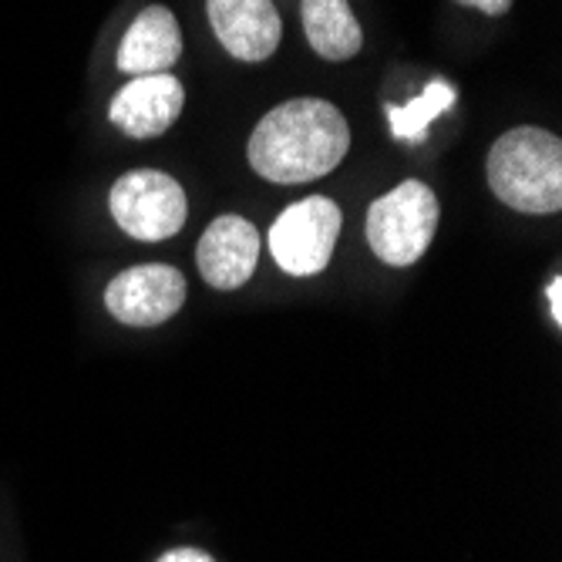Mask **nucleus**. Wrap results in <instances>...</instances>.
Segmentation results:
<instances>
[{
    "label": "nucleus",
    "instance_id": "1",
    "mask_svg": "<svg viewBox=\"0 0 562 562\" xmlns=\"http://www.w3.org/2000/svg\"><path fill=\"white\" fill-rule=\"evenodd\" d=\"M350 148L344 115L324 98H293L273 109L249 138V166L257 176L293 186L334 172Z\"/></svg>",
    "mask_w": 562,
    "mask_h": 562
},
{
    "label": "nucleus",
    "instance_id": "2",
    "mask_svg": "<svg viewBox=\"0 0 562 562\" xmlns=\"http://www.w3.org/2000/svg\"><path fill=\"white\" fill-rule=\"evenodd\" d=\"M485 172L505 206L532 216L562 210V142L546 128L522 125L505 132L488 151Z\"/></svg>",
    "mask_w": 562,
    "mask_h": 562
},
{
    "label": "nucleus",
    "instance_id": "3",
    "mask_svg": "<svg viewBox=\"0 0 562 562\" xmlns=\"http://www.w3.org/2000/svg\"><path fill=\"white\" fill-rule=\"evenodd\" d=\"M438 216H441L438 199L425 182L418 179L401 182L397 189L371 202L368 243L374 249V257H381L391 267L418 263L435 239Z\"/></svg>",
    "mask_w": 562,
    "mask_h": 562
},
{
    "label": "nucleus",
    "instance_id": "4",
    "mask_svg": "<svg viewBox=\"0 0 562 562\" xmlns=\"http://www.w3.org/2000/svg\"><path fill=\"white\" fill-rule=\"evenodd\" d=\"M340 206L327 195H311L293 202L290 210L280 213V220L270 229V252L283 273L290 277H314L321 273L340 236Z\"/></svg>",
    "mask_w": 562,
    "mask_h": 562
},
{
    "label": "nucleus",
    "instance_id": "5",
    "mask_svg": "<svg viewBox=\"0 0 562 562\" xmlns=\"http://www.w3.org/2000/svg\"><path fill=\"white\" fill-rule=\"evenodd\" d=\"M109 206L115 223L145 243H159L169 239L182 229L186 216H189V202H186V189L156 169H135L128 176H122L112 186Z\"/></svg>",
    "mask_w": 562,
    "mask_h": 562
},
{
    "label": "nucleus",
    "instance_id": "6",
    "mask_svg": "<svg viewBox=\"0 0 562 562\" xmlns=\"http://www.w3.org/2000/svg\"><path fill=\"white\" fill-rule=\"evenodd\" d=\"M186 303V277L166 263H145L119 273L105 290V306L128 327H159Z\"/></svg>",
    "mask_w": 562,
    "mask_h": 562
},
{
    "label": "nucleus",
    "instance_id": "7",
    "mask_svg": "<svg viewBox=\"0 0 562 562\" xmlns=\"http://www.w3.org/2000/svg\"><path fill=\"white\" fill-rule=\"evenodd\" d=\"M206 11L220 44L236 61L257 65L280 47L283 24L273 0H206Z\"/></svg>",
    "mask_w": 562,
    "mask_h": 562
},
{
    "label": "nucleus",
    "instance_id": "8",
    "mask_svg": "<svg viewBox=\"0 0 562 562\" xmlns=\"http://www.w3.org/2000/svg\"><path fill=\"white\" fill-rule=\"evenodd\" d=\"M186 91L179 78L166 75H142L132 78L112 101L109 119L115 128H122L128 138H156L172 128V122L182 115Z\"/></svg>",
    "mask_w": 562,
    "mask_h": 562
},
{
    "label": "nucleus",
    "instance_id": "9",
    "mask_svg": "<svg viewBox=\"0 0 562 562\" xmlns=\"http://www.w3.org/2000/svg\"><path fill=\"white\" fill-rule=\"evenodd\" d=\"M260 260V233L243 216H220L199 239L195 263L216 290L243 286Z\"/></svg>",
    "mask_w": 562,
    "mask_h": 562
},
{
    "label": "nucleus",
    "instance_id": "10",
    "mask_svg": "<svg viewBox=\"0 0 562 562\" xmlns=\"http://www.w3.org/2000/svg\"><path fill=\"white\" fill-rule=\"evenodd\" d=\"M182 55V31L169 8H145L119 47V68L132 78L166 75Z\"/></svg>",
    "mask_w": 562,
    "mask_h": 562
},
{
    "label": "nucleus",
    "instance_id": "11",
    "mask_svg": "<svg viewBox=\"0 0 562 562\" xmlns=\"http://www.w3.org/2000/svg\"><path fill=\"white\" fill-rule=\"evenodd\" d=\"M306 41L327 61H350L364 44L347 0H300Z\"/></svg>",
    "mask_w": 562,
    "mask_h": 562
},
{
    "label": "nucleus",
    "instance_id": "12",
    "mask_svg": "<svg viewBox=\"0 0 562 562\" xmlns=\"http://www.w3.org/2000/svg\"><path fill=\"white\" fill-rule=\"evenodd\" d=\"M451 105H454V88L448 81H431L425 88V94L407 101V105H387L391 135L401 142H422L425 132L431 128V122L438 115H445Z\"/></svg>",
    "mask_w": 562,
    "mask_h": 562
},
{
    "label": "nucleus",
    "instance_id": "13",
    "mask_svg": "<svg viewBox=\"0 0 562 562\" xmlns=\"http://www.w3.org/2000/svg\"><path fill=\"white\" fill-rule=\"evenodd\" d=\"M458 4L475 8V11H482L488 18H498V14H505L508 8H513V0H458Z\"/></svg>",
    "mask_w": 562,
    "mask_h": 562
},
{
    "label": "nucleus",
    "instance_id": "14",
    "mask_svg": "<svg viewBox=\"0 0 562 562\" xmlns=\"http://www.w3.org/2000/svg\"><path fill=\"white\" fill-rule=\"evenodd\" d=\"M159 562H216V559L210 552H202V549H172Z\"/></svg>",
    "mask_w": 562,
    "mask_h": 562
},
{
    "label": "nucleus",
    "instance_id": "15",
    "mask_svg": "<svg viewBox=\"0 0 562 562\" xmlns=\"http://www.w3.org/2000/svg\"><path fill=\"white\" fill-rule=\"evenodd\" d=\"M546 300H549L552 321L562 324V280H559V277H552V283L546 286Z\"/></svg>",
    "mask_w": 562,
    "mask_h": 562
}]
</instances>
